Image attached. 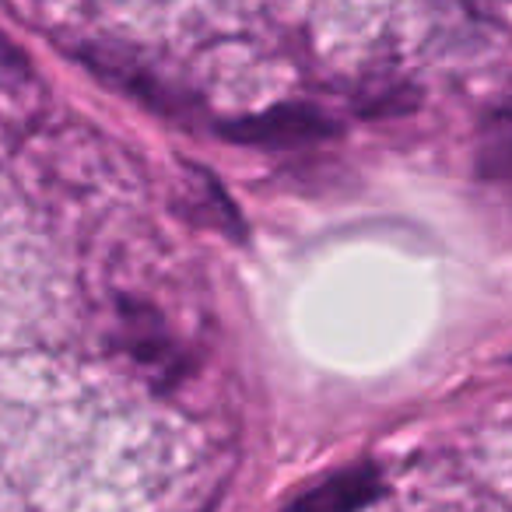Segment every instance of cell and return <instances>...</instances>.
Returning <instances> with one entry per match:
<instances>
[{
  "mask_svg": "<svg viewBox=\"0 0 512 512\" xmlns=\"http://www.w3.org/2000/svg\"><path fill=\"white\" fill-rule=\"evenodd\" d=\"M225 141L253 144V148H299V144L327 141L337 134L334 120L313 106H274L264 116L221 123Z\"/></svg>",
  "mask_w": 512,
  "mask_h": 512,
  "instance_id": "obj_1",
  "label": "cell"
},
{
  "mask_svg": "<svg viewBox=\"0 0 512 512\" xmlns=\"http://www.w3.org/2000/svg\"><path fill=\"white\" fill-rule=\"evenodd\" d=\"M376 495H379L376 467L362 463V467L341 470V474L320 481L306 495L295 498L285 512H362Z\"/></svg>",
  "mask_w": 512,
  "mask_h": 512,
  "instance_id": "obj_2",
  "label": "cell"
},
{
  "mask_svg": "<svg viewBox=\"0 0 512 512\" xmlns=\"http://www.w3.org/2000/svg\"><path fill=\"white\" fill-rule=\"evenodd\" d=\"M127 344L134 351V358H141L151 369H165L169 376L179 372V351L169 341V330L158 323L155 313L148 309H127Z\"/></svg>",
  "mask_w": 512,
  "mask_h": 512,
  "instance_id": "obj_3",
  "label": "cell"
},
{
  "mask_svg": "<svg viewBox=\"0 0 512 512\" xmlns=\"http://www.w3.org/2000/svg\"><path fill=\"white\" fill-rule=\"evenodd\" d=\"M477 165H481V172L488 179L512 176V102L498 106L484 123Z\"/></svg>",
  "mask_w": 512,
  "mask_h": 512,
  "instance_id": "obj_4",
  "label": "cell"
}]
</instances>
